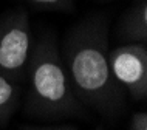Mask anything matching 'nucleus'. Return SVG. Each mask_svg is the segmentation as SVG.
<instances>
[{
  "label": "nucleus",
  "mask_w": 147,
  "mask_h": 130,
  "mask_svg": "<svg viewBox=\"0 0 147 130\" xmlns=\"http://www.w3.org/2000/svg\"><path fill=\"white\" fill-rule=\"evenodd\" d=\"M107 22L87 19L76 25L63 43V65L73 92L82 105L102 115H115L122 105V88L109 62Z\"/></svg>",
  "instance_id": "obj_1"
},
{
  "label": "nucleus",
  "mask_w": 147,
  "mask_h": 130,
  "mask_svg": "<svg viewBox=\"0 0 147 130\" xmlns=\"http://www.w3.org/2000/svg\"><path fill=\"white\" fill-rule=\"evenodd\" d=\"M26 112L40 118L81 115L85 105L73 92L62 56L53 37H43L31 50L28 64Z\"/></svg>",
  "instance_id": "obj_2"
},
{
  "label": "nucleus",
  "mask_w": 147,
  "mask_h": 130,
  "mask_svg": "<svg viewBox=\"0 0 147 130\" xmlns=\"http://www.w3.org/2000/svg\"><path fill=\"white\" fill-rule=\"evenodd\" d=\"M31 54V25L23 11H16L0 23V74L17 79Z\"/></svg>",
  "instance_id": "obj_3"
},
{
  "label": "nucleus",
  "mask_w": 147,
  "mask_h": 130,
  "mask_svg": "<svg viewBox=\"0 0 147 130\" xmlns=\"http://www.w3.org/2000/svg\"><path fill=\"white\" fill-rule=\"evenodd\" d=\"M113 77L135 101L147 98V46L146 43H125L109 51Z\"/></svg>",
  "instance_id": "obj_4"
},
{
  "label": "nucleus",
  "mask_w": 147,
  "mask_h": 130,
  "mask_svg": "<svg viewBox=\"0 0 147 130\" xmlns=\"http://www.w3.org/2000/svg\"><path fill=\"white\" fill-rule=\"evenodd\" d=\"M121 36L132 43L147 42V0H140L121 23Z\"/></svg>",
  "instance_id": "obj_5"
},
{
  "label": "nucleus",
  "mask_w": 147,
  "mask_h": 130,
  "mask_svg": "<svg viewBox=\"0 0 147 130\" xmlns=\"http://www.w3.org/2000/svg\"><path fill=\"white\" fill-rule=\"evenodd\" d=\"M20 101V85L14 79L0 74V125L9 123Z\"/></svg>",
  "instance_id": "obj_6"
},
{
  "label": "nucleus",
  "mask_w": 147,
  "mask_h": 130,
  "mask_svg": "<svg viewBox=\"0 0 147 130\" xmlns=\"http://www.w3.org/2000/svg\"><path fill=\"white\" fill-rule=\"evenodd\" d=\"M28 2L47 9H68L73 5L71 0H28Z\"/></svg>",
  "instance_id": "obj_7"
},
{
  "label": "nucleus",
  "mask_w": 147,
  "mask_h": 130,
  "mask_svg": "<svg viewBox=\"0 0 147 130\" xmlns=\"http://www.w3.org/2000/svg\"><path fill=\"white\" fill-rule=\"evenodd\" d=\"M130 130H147V113L146 112H138L132 116Z\"/></svg>",
  "instance_id": "obj_8"
},
{
  "label": "nucleus",
  "mask_w": 147,
  "mask_h": 130,
  "mask_svg": "<svg viewBox=\"0 0 147 130\" xmlns=\"http://www.w3.org/2000/svg\"><path fill=\"white\" fill-rule=\"evenodd\" d=\"M22 130H78V129L71 124H65V125H54V127H23Z\"/></svg>",
  "instance_id": "obj_9"
},
{
  "label": "nucleus",
  "mask_w": 147,
  "mask_h": 130,
  "mask_svg": "<svg viewBox=\"0 0 147 130\" xmlns=\"http://www.w3.org/2000/svg\"><path fill=\"white\" fill-rule=\"evenodd\" d=\"M94 130H104V129H102V127H96V129H94Z\"/></svg>",
  "instance_id": "obj_10"
}]
</instances>
